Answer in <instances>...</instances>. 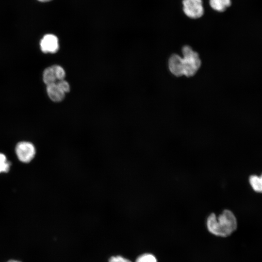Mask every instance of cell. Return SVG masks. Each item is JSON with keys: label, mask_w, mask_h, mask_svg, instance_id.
Listing matches in <instances>:
<instances>
[{"label": "cell", "mask_w": 262, "mask_h": 262, "mask_svg": "<svg viewBox=\"0 0 262 262\" xmlns=\"http://www.w3.org/2000/svg\"><path fill=\"white\" fill-rule=\"evenodd\" d=\"M206 226L211 233L217 236L226 237L236 229L237 222L231 211L225 210L218 216L214 213H211L207 219Z\"/></svg>", "instance_id": "cell-1"}, {"label": "cell", "mask_w": 262, "mask_h": 262, "mask_svg": "<svg viewBox=\"0 0 262 262\" xmlns=\"http://www.w3.org/2000/svg\"><path fill=\"white\" fill-rule=\"evenodd\" d=\"M182 52L183 55V58H182L183 75L186 77L193 76L201 66V63L198 54L188 46L182 48Z\"/></svg>", "instance_id": "cell-2"}, {"label": "cell", "mask_w": 262, "mask_h": 262, "mask_svg": "<svg viewBox=\"0 0 262 262\" xmlns=\"http://www.w3.org/2000/svg\"><path fill=\"white\" fill-rule=\"evenodd\" d=\"M182 11L189 18L196 19L204 14L202 0H182Z\"/></svg>", "instance_id": "cell-3"}, {"label": "cell", "mask_w": 262, "mask_h": 262, "mask_svg": "<svg viewBox=\"0 0 262 262\" xmlns=\"http://www.w3.org/2000/svg\"><path fill=\"white\" fill-rule=\"evenodd\" d=\"M16 153L19 161L27 163L34 158L35 154V148L32 143L22 141L16 145Z\"/></svg>", "instance_id": "cell-4"}, {"label": "cell", "mask_w": 262, "mask_h": 262, "mask_svg": "<svg viewBox=\"0 0 262 262\" xmlns=\"http://www.w3.org/2000/svg\"><path fill=\"white\" fill-rule=\"evenodd\" d=\"M40 45L41 50L44 53H55L59 48L58 39L52 34L44 35L41 40Z\"/></svg>", "instance_id": "cell-5"}, {"label": "cell", "mask_w": 262, "mask_h": 262, "mask_svg": "<svg viewBox=\"0 0 262 262\" xmlns=\"http://www.w3.org/2000/svg\"><path fill=\"white\" fill-rule=\"evenodd\" d=\"M168 67L171 73L177 77L183 75L182 59L176 54L172 55L168 60Z\"/></svg>", "instance_id": "cell-6"}, {"label": "cell", "mask_w": 262, "mask_h": 262, "mask_svg": "<svg viewBox=\"0 0 262 262\" xmlns=\"http://www.w3.org/2000/svg\"><path fill=\"white\" fill-rule=\"evenodd\" d=\"M47 92L49 98L54 102H60L65 97L66 94L58 86L56 82L47 85Z\"/></svg>", "instance_id": "cell-7"}, {"label": "cell", "mask_w": 262, "mask_h": 262, "mask_svg": "<svg viewBox=\"0 0 262 262\" xmlns=\"http://www.w3.org/2000/svg\"><path fill=\"white\" fill-rule=\"evenodd\" d=\"M210 7L214 11L222 13L231 5V0H209Z\"/></svg>", "instance_id": "cell-8"}, {"label": "cell", "mask_w": 262, "mask_h": 262, "mask_svg": "<svg viewBox=\"0 0 262 262\" xmlns=\"http://www.w3.org/2000/svg\"><path fill=\"white\" fill-rule=\"evenodd\" d=\"M43 80L47 85L56 82L57 79L51 66L47 67L44 70Z\"/></svg>", "instance_id": "cell-9"}, {"label": "cell", "mask_w": 262, "mask_h": 262, "mask_svg": "<svg viewBox=\"0 0 262 262\" xmlns=\"http://www.w3.org/2000/svg\"><path fill=\"white\" fill-rule=\"evenodd\" d=\"M249 181L253 189L259 193H262V174L260 176L252 175Z\"/></svg>", "instance_id": "cell-10"}, {"label": "cell", "mask_w": 262, "mask_h": 262, "mask_svg": "<svg viewBox=\"0 0 262 262\" xmlns=\"http://www.w3.org/2000/svg\"><path fill=\"white\" fill-rule=\"evenodd\" d=\"M11 164L7 159L6 156L0 153V173H7L10 169Z\"/></svg>", "instance_id": "cell-11"}, {"label": "cell", "mask_w": 262, "mask_h": 262, "mask_svg": "<svg viewBox=\"0 0 262 262\" xmlns=\"http://www.w3.org/2000/svg\"><path fill=\"white\" fill-rule=\"evenodd\" d=\"M135 262H158L155 256L152 254L145 253L137 258Z\"/></svg>", "instance_id": "cell-12"}, {"label": "cell", "mask_w": 262, "mask_h": 262, "mask_svg": "<svg viewBox=\"0 0 262 262\" xmlns=\"http://www.w3.org/2000/svg\"><path fill=\"white\" fill-rule=\"evenodd\" d=\"M57 80H64L66 72L64 69L59 65H55L51 66Z\"/></svg>", "instance_id": "cell-13"}, {"label": "cell", "mask_w": 262, "mask_h": 262, "mask_svg": "<svg viewBox=\"0 0 262 262\" xmlns=\"http://www.w3.org/2000/svg\"><path fill=\"white\" fill-rule=\"evenodd\" d=\"M58 86L62 90L65 94L68 93L70 90V87L69 83L66 81L62 80L59 81L56 83Z\"/></svg>", "instance_id": "cell-14"}, {"label": "cell", "mask_w": 262, "mask_h": 262, "mask_svg": "<svg viewBox=\"0 0 262 262\" xmlns=\"http://www.w3.org/2000/svg\"><path fill=\"white\" fill-rule=\"evenodd\" d=\"M109 262H132L130 260L126 259L121 256H116L111 257Z\"/></svg>", "instance_id": "cell-15"}, {"label": "cell", "mask_w": 262, "mask_h": 262, "mask_svg": "<svg viewBox=\"0 0 262 262\" xmlns=\"http://www.w3.org/2000/svg\"><path fill=\"white\" fill-rule=\"evenodd\" d=\"M6 262H21L20 261H17V260H9Z\"/></svg>", "instance_id": "cell-16"}, {"label": "cell", "mask_w": 262, "mask_h": 262, "mask_svg": "<svg viewBox=\"0 0 262 262\" xmlns=\"http://www.w3.org/2000/svg\"><path fill=\"white\" fill-rule=\"evenodd\" d=\"M40 1H42V2H45V1H49L50 0H38Z\"/></svg>", "instance_id": "cell-17"}]
</instances>
